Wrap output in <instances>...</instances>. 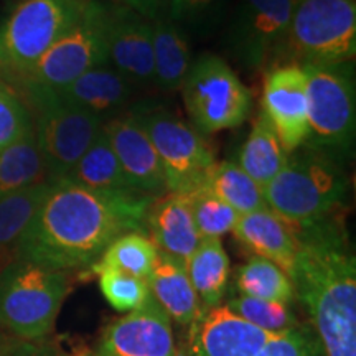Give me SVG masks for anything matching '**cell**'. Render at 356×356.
Here are the masks:
<instances>
[{"label": "cell", "mask_w": 356, "mask_h": 356, "mask_svg": "<svg viewBox=\"0 0 356 356\" xmlns=\"http://www.w3.org/2000/svg\"><path fill=\"white\" fill-rule=\"evenodd\" d=\"M154 200L58 180L22 233L13 259L63 273L89 269L119 236L145 233V215Z\"/></svg>", "instance_id": "cell-1"}, {"label": "cell", "mask_w": 356, "mask_h": 356, "mask_svg": "<svg viewBox=\"0 0 356 356\" xmlns=\"http://www.w3.org/2000/svg\"><path fill=\"white\" fill-rule=\"evenodd\" d=\"M343 218L289 228L297 243L291 280L327 356H356V261Z\"/></svg>", "instance_id": "cell-2"}, {"label": "cell", "mask_w": 356, "mask_h": 356, "mask_svg": "<svg viewBox=\"0 0 356 356\" xmlns=\"http://www.w3.org/2000/svg\"><path fill=\"white\" fill-rule=\"evenodd\" d=\"M345 160L304 144L287 155L274 180L262 186L266 204L289 228H305L345 216L350 178Z\"/></svg>", "instance_id": "cell-3"}, {"label": "cell", "mask_w": 356, "mask_h": 356, "mask_svg": "<svg viewBox=\"0 0 356 356\" xmlns=\"http://www.w3.org/2000/svg\"><path fill=\"white\" fill-rule=\"evenodd\" d=\"M70 291L68 273L12 259L0 269V327L19 340H43Z\"/></svg>", "instance_id": "cell-4"}, {"label": "cell", "mask_w": 356, "mask_h": 356, "mask_svg": "<svg viewBox=\"0 0 356 356\" xmlns=\"http://www.w3.org/2000/svg\"><path fill=\"white\" fill-rule=\"evenodd\" d=\"M356 53V0H296L279 60L350 63Z\"/></svg>", "instance_id": "cell-5"}, {"label": "cell", "mask_w": 356, "mask_h": 356, "mask_svg": "<svg viewBox=\"0 0 356 356\" xmlns=\"http://www.w3.org/2000/svg\"><path fill=\"white\" fill-rule=\"evenodd\" d=\"M309 97V144L348 160L355 144L356 89L351 63L302 65Z\"/></svg>", "instance_id": "cell-6"}, {"label": "cell", "mask_w": 356, "mask_h": 356, "mask_svg": "<svg viewBox=\"0 0 356 356\" xmlns=\"http://www.w3.org/2000/svg\"><path fill=\"white\" fill-rule=\"evenodd\" d=\"M89 0H20L0 24V68L24 76L79 20Z\"/></svg>", "instance_id": "cell-7"}, {"label": "cell", "mask_w": 356, "mask_h": 356, "mask_svg": "<svg viewBox=\"0 0 356 356\" xmlns=\"http://www.w3.org/2000/svg\"><path fill=\"white\" fill-rule=\"evenodd\" d=\"M186 113L202 134L239 127L252 108V95L233 68L216 55L191 63L184 86Z\"/></svg>", "instance_id": "cell-8"}, {"label": "cell", "mask_w": 356, "mask_h": 356, "mask_svg": "<svg viewBox=\"0 0 356 356\" xmlns=\"http://www.w3.org/2000/svg\"><path fill=\"white\" fill-rule=\"evenodd\" d=\"M106 15L108 6L89 0L76 24L22 76L25 86L58 91L86 71L109 65Z\"/></svg>", "instance_id": "cell-9"}, {"label": "cell", "mask_w": 356, "mask_h": 356, "mask_svg": "<svg viewBox=\"0 0 356 356\" xmlns=\"http://www.w3.org/2000/svg\"><path fill=\"white\" fill-rule=\"evenodd\" d=\"M26 89L38 113L33 127L40 152L51 180H63L99 136L104 122L96 115L63 104L48 89Z\"/></svg>", "instance_id": "cell-10"}, {"label": "cell", "mask_w": 356, "mask_h": 356, "mask_svg": "<svg viewBox=\"0 0 356 356\" xmlns=\"http://www.w3.org/2000/svg\"><path fill=\"white\" fill-rule=\"evenodd\" d=\"M137 114L157 150L168 193H188L203 185L216 163L215 150L203 134L167 111Z\"/></svg>", "instance_id": "cell-11"}, {"label": "cell", "mask_w": 356, "mask_h": 356, "mask_svg": "<svg viewBox=\"0 0 356 356\" xmlns=\"http://www.w3.org/2000/svg\"><path fill=\"white\" fill-rule=\"evenodd\" d=\"M296 0H239L228 30V50L249 70L277 65Z\"/></svg>", "instance_id": "cell-12"}, {"label": "cell", "mask_w": 356, "mask_h": 356, "mask_svg": "<svg viewBox=\"0 0 356 356\" xmlns=\"http://www.w3.org/2000/svg\"><path fill=\"white\" fill-rule=\"evenodd\" d=\"M261 113L287 154L305 144L309 139V97L300 65L280 63L267 70Z\"/></svg>", "instance_id": "cell-13"}, {"label": "cell", "mask_w": 356, "mask_h": 356, "mask_svg": "<svg viewBox=\"0 0 356 356\" xmlns=\"http://www.w3.org/2000/svg\"><path fill=\"white\" fill-rule=\"evenodd\" d=\"M175 348L172 320L150 296L140 309L111 322L88 356H173Z\"/></svg>", "instance_id": "cell-14"}, {"label": "cell", "mask_w": 356, "mask_h": 356, "mask_svg": "<svg viewBox=\"0 0 356 356\" xmlns=\"http://www.w3.org/2000/svg\"><path fill=\"white\" fill-rule=\"evenodd\" d=\"M102 131L136 193L149 198L168 193L162 163L139 114L118 115L106 122Z\"/></svg>", "instance_id": "cell-15"}, {"label": "cell", "mask_w": 356, "mask_h": 356, "mask_svg": "<svg viewBox=\"0 0 356 356\" xmlns=\"http://www.w3.org/2000/svg\"><path fill=\"white\" fill-rule=\"evenodd\" d=\"M109 63L131 83L154 81V25L126 6H108Z\"/></svg>", "instance_id": "cell-16"}, {"label": "cell", "mask_w": 356, "mask_h": 356, "mask_svg": "<svg viewBox=\"0 0 356 356\" xmlns=\"http://www.w3.org/2000/svg\"><path fill=\"white\" fill-rule=\"evenodd\" d=\"M231 312L226 305L203 312L190 327L186 356H256L273 338Z\"/></svg>", "instance_id": "cell-17"}, {"label": "cell", "mask_w": 356, "mask_h": 356, "mask_svg": "<svg viewBox=\"0 0 356 356\" xmlns=\"http://www.w3.org/2000/svg\"><path fill=\"white\" fill-rule=\"evenodd\" d=\"M131 84L118 70L104 65L86 71L68 86L51 92L63 104L96 115L106 124L127 106L132 95Z\"/></svg>", "instance_id": "cell-18"}, {"label": "cell", "mask_w": 356, "mask_h": 356, "mask_svg": "<svg viewBox=\"0 0 356 356\" xmlns=\"http://www.w3.org/2000/svg\"><path fill=\"white\" fill-rule=\"evenodd\" d=\"M145 228L159 252L186 262L202 241L185 193L155 198L145 215Z\"/></svg>", "instance_id": "cell-19"}, {"label": "cell", "mask_w": 356, "mask_h": 356, "mask_svg": "<svg viewBox=\"0 0 356 356\" xmlns=\"http://www.w3.org/2000/svg\"><path fill=\"white\" fill-rule=\"evenodd\" d=\"M233 233L254 256L274 262L291 277L297 256V243L289 226L269 208L239 215Z\"/></svg>", "instance_id": "cell-20"}, {"label": "cell", "mask_w": 356, "mask_h": 356, "mask_svg": "<svg viewBox=\"0 0 356 356\" xmlns=\"http://www.w3.org/2000/svg\"><path fill=\"white\" fill-rule=\"evenodd\" d=\"M145 280L152 299L173 322L191 327L203 314L197 292L186 274L185 262L159 252Z\"/></svg>", "instance_id": "cell-21"}, {"label": "cell", "mask_w": 356, "mask_h": 356, "mask_svg": "<svg viewBox=\"0 0 356 356\" xmlns=\"http://www.w3.org/2000/svg\"><path fill=\"white\" fill-rule=\"evenodd\" d=\"M50 184L55 181L38 149L35 127L0 150V198Z\"/></svg>", "instance_id": "cell-22"}, {"label": "cell", "mask_w": 356, "mask_h": 356, "mask_svg": "<svg viewBox=\"0 0 356 356\" xmlns=\"http://www.w3.org/2000/svg\"><path fill=\"white\" fill-rule=\"evenodd\" d=\"M185 267L202 310L221 305L229 282V257L221 239L203 238Z\"/></svg>", "instance_id": "cell-23"}, {"label": "cell", "mask_w": 356, "mask_h": 356, "mask_svg": "<svg viewBox=\"0 0 356 356\" xmlns=\"http://www.w3.org/2000/svg\"><path fill=\"white\" fill-rule=\"evenodd\" d=\"M63 180L102 193L139 195L129 185L104 131L99 132V136Z\"/></svg>", "instance_id": "cell-24"}, {"label": "cell", "mask_w": 356, "mask_h": 356, "mask_svg": "<svg viewBox=\"0 0 356 356\" xmlns=\"http://www.w3.org/2000/svg\"><path fill=\"white\" fill-rule=\"evenodd\" d=\"M154 25V81L162 91L181 89L191 66L190 48L181 30L167 15Z\"/></svg>", "instance_id": "cell-25"}, {"label": "cell", "mask_w": 356, "mask_h": 356, "mask_svg": "<svg viewBox=\"0 0 356 356\" xmlns=\"http://www.w3.org/2000/svg\"><path fill=\"white\" fill-rule=\"evenodd\" d=\"M287 155L274 129L261 113L241 147L238 165L262 188L282 170L287 162Z\"/></svg>", "instance_id": "cell-26"}, {"label": "cell", "mask_w": 356, "mask_h": 356, "mask_svg": "<svg viewBox=\"0 0 356 356\" xmlns=\"http://www.w3.org/2000/svg\"><path fill=\"white\" fill-rule=\"evenodd\" d=\"M203 185L239 215L267 208L261 186L236 162H216L208 172Z\"/></svg>", "instance_id": "cell-27"}, {"label": "cell", "mask_w": 356, "mask_h": 356, "mask_svg": "<svg viewBox=\"0 0 356 356\" xmlns=\"http://www.w3.org/2000/svg\"><path fill=\"white\" fill-rule=\"evenodd\" d=\"M236 287L244 297L292 304L296 289L289 275L264 257L252 256L236 273Z\"/></svg>", "instance_id": "cell-28"}, {"label": "cell", "mask_w": 356, "mask_h": 356, "mask_svg": "<svg viewBox=\"0 0 356 356\" xmlns=\"http://www.w3.org/2000/svg\"><path fill=\"white\" fill-rule=\"evenodd\" d=\"M50 185L33 186L0 198V269L13 259L17 243Z\"/></svg>", "instance_id": "cell-29"}, {"label": "cell", "mask_w": 356, "mask_h": 356, "mask_svg": "<svg viewBox=\"0 0 356 356\" xmlns=\"http://www.w3.org/2000/svg\"><path fill=\"white\" fill-rule=\"evenodd\" d=\"M159 249L145 233H126L109 244L89 269H115L134 277L147 279L157 261Z\"/></svg>", "instance_id": "cell-30"}, {"label": "cell", "mask_w": 356, "mask_h": 356, "mask_svg": "<svg viewBox=\"0 0 356 356\" xmlns=\"http://www.w3.org/2000/svg\"><path fill=\"white\" fill-rule=\"evenodd\" d=\"M185 195L188 198L190 210L200 238L221 239L222 236L234 229L239 213L234 211L220 197H216L208 186L200 185Z\"/></svg>", "instance_id": "cell-31"}, {"label": "cell", "mask_w": 356, "mask_h": 356, "mask_svg": "<svg viewBox=\"0 0 356 356\" xmlns=\"http://www.w3.org/2000/svg\"><path fill=\"white\" fill-rule=\"evenodd\" d=\"M238 317L246 320L261 330L270 333H284L299 327L296 315L291 310V304H279L251 297H234L225 304Z\"/></svg>", "instance_id": "cell-32"}, {"label": "cell", "mask_w": 356, "mask_h": 356, "mask_svg": "<svg viewBox=\"0 0 356 356\" xmlns=\"http://www.w3.org/2000/svg\"><path fill=\"white\" fill-rule=\"evenodd\" d=\"M97 275L99 289L108 304L118 312H132L140 309L149 300L150 291L147 280L115 269H88Z\"/></svg>", "instance_id": "cell-33"}, {"label": "cell", "mask_w": 356, "mask_h": 356, "mask_svg": "<svg viewBox=\"0 0 356 356\" xmlns=\"http://www.w3.org/2000/svg\"><path fill=\"white\" fill-rule=\"evenodd\" d=\"M33 129L30 111L13 91L0 84V150Z\"/></svg>", "instance_id": "cell-34"}, {"label": "cell", "mask_w": 356, "mask_h": 356, "mask_svg": "<svg viewBox=\"0 0 356 356\" xmlns=\"http://www.w3.org/2000/svg\"><path fill=\"white\" fill-rule=\"evenodd\" d=\"M256 356H327L312 327L292 328L280 333L267 343Z\"/></svg>", "instance_id": "cell-35"}, {"label": "cell", "mask_w": 356, "mask_h": 356, "mask_svg": "<svg viewBox=\"0 0 356 356\" xmlns=\"http://www.w3.org/2000/svg\"><path fill=\"white\" fill-rule=\"evenodd\" d=\"M220 0H167V17L173 24L200 26L208 24Z\"/></svg>", "instance_id": "cell-36"}, {"label": "cell", "mask_w": 356, "mask_h": 356, "mask_svg": "<svg viewBox=\"0 0 356 356\" xmlns=\"http://www.w3.org/2000/svg\"><path fill=\"white\" fill-rule=\"evenodd\" d=\"M2 356H73L63 351L53 341L19 340L7 341Z\"/></svg>", "instance_id": "cell-37"}, {"label": "cell", "mask_w": 356, "mask_h": 356, "mask_svg": "<svg viewBox=\"0 0 356 356\" xmlns=\"http://www.w3.org/2000/svg\"><path fill=\"white\" fill-rule=\"evenodd\" d=\"M121 3L140 13L142 17H145L150 22L165 15L163 8L167 10V0H121Z\"/></svg>", "instance_id": "cell-38"}, {"label": "cell", "mask_w": 356, "mask_h": 356, "mask_svg": "<svg viewBox=\"0 0 356 356\" xmlns=\"http://www.w3.org/2000/svg\"><path fill=\"white\" fill-rule=\"evenodd\" d=\"M6 343H7V340H6V338H3L2 335H0V356H2V353H3V348H6Z\"/></svg>", "instance_id": "cell-39"}, {"label": "cell", "mask_w": 356, "mask_h": 356, "mask_svg": "<svg viewBox=\"0 0 356 356\" xmlns=\"http://www.w3.org/2000/svg\"><path fill=\"white\" fill-rule=\"evenodd\" d=\"M173 356H186L185 348H175V353H173Z\"/></svg>", "instance_id": "cell-40"}, {"label": "cell", "mask_w": 356, "mask_h": 356, "mask_svg": "<svg viewBox=\"0 0 356 356\" xmlns=\"http://www.w3.org/2000/svg\"><path fill=\"white\" fill-rule=\"evenodd\" d=\"M86 356H88V355H86Z\"/></svg>", "instance_id": "cell-41"}]
</instances>
